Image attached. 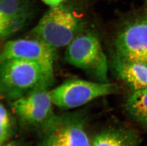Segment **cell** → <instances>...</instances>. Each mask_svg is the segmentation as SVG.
Instances as JSON below:
<instances>
[{"label":"cell","instance_id":"1","mask_svg":"<svg viewBox=\"0 0 147 146\" xmlns=\"http://www.w3.org/2000/svg\"><path fill=\"white\" fill-rule=\"evenodd\" d=\"M53 81V73L37 63L16 59L0 62V94L10 102L35 90L48 89Z\"/></svg>","mask_w":147,"mask_h":146},{"label":"cell","instance_id":"2","mask_svg":"<svg viewBox=\"0 0 147 146\" xmlns=\"http://www.w3.org/2000/svg\"><path fill=\"white\" fill-rule=\"evenodd\" d=\"M84 23L69 9L63 5L51 7L31 31L53 50L67 47L83 31Z\"/></svg>","mask_w":147,"mask_h":146},{"label":"cell","instance_id":"3","mask_svg":"<svg viewBox=\"0 0 147 146\" xmlns=\"http://www.w3.org/2000/svg\"><path fill=\"white\" fill-rule=\"evenodd\" d=\"M113 62L147 65V11L125 19L113 42Z\"/></svg>","mask_w":147,"mask_h":146},{"label":"cell","instance_id":"4","mask_svg":"<svg viewBox=\"0 0 147 146\" xmlns=\"http://www.w3.org/2000/svg\"><path fill=\"white\" fill-rule=\"evenodd\" d=\"M67 62L82 69L97 81L108 83V64L101 43L93 32L82 31L67 46Z\"/></svg>","mask_w":147,"mask_h":146},{"label":"cell","instance_id":"5","mask_svg":"<svg viewBox=\"0 0 147 146\" xmlns=\"http://www.w3.org/2000/svg\"><path fill=\"white\" fill-rule=\"evenodd\" d=\"M88 118L84 110L55 115L40 131L39 146H91L86 131Z\"/></svg>","mask_w":147,"mask_h":146},{"label":"cell","instance_id":"6","mask_svg":"<svg viewBox=\"0 0 147 146\" xmlns=\"http://www.w3.org/2000/svg\"><path fill=\"white\" fill-rule=\"evenodd\" d=\"M118 92V86L114 84L78 79L66 81L49 91L53 105L63 110L75 109Z\"/></svg>","mask_w":147,"mask_h":146},{"label":"cell","instance_id":"7","mask_svg":"<svg viewBox=\"0 0 147 146\" xmlns=\"http://www.w3.org/2000/svg\"><path fill=\"white\" fill-rule=\"evenodd\" d=\"M49 90H37L10 102L19 124L28 129L41 131L55 116Z\"/></svg>","mask_w":147,"mask_h":146},{"label":"cell","instance_id":"8","mask_svg":"<svg viewBox=\"0 0 147 146\" xmlns=\"http://www.w3.org/2000/svg\"><path fill=\"white\" fill-rule=\"evenodd\" d=\"M55 50L35 38L9 40L3 46L0 62L8 59H21L39 64L53 73Z\"/></svg>","mask_w":147,"mask_h":146},{"label":"cell","instance_id":"9","mask_svg":"<svg viewBox=\"0 0 147 146\" xmlns=\"http://www.w3.org/2000/svg\"><path fill=\"white\" fill-rule=\"evenodd\" d=\"M118 77L133 91L147 88V65L139 63H115Z\"/></svg>","mask_w":147,"mask_h":146},{"label":"cell","instance_id":"10","mask_svg":"<svg viewBox=\"0 0 147 146\" xmlns=\"http://www.w3.org/2000/svg\"><path fill=\"white\" fill-rule=\"evenodd\" d=\"M138 137L129 130H106L96 135L91 146H137Z\"/></svg>","mask_w":147,"mask_h":146},{"label":"cell","instance_id":"11","mask_svg":"<svg viewBox=\"0 0 147 146\" xmlns=\"http://www.w3.org/2000/svg\"><path fill=\"white\" fill-rule=\"evenodd\" d=\"M125 107L129 114L147 129V88L133 91L127 99Z\"/></svg>","mask_w":147,"mask_h":146},{"label":"cell","instance_id":"12","mask_svg":"<svg viewBox=\"0 0 147 146\" xmlns=\"http://www.w3.org/2000/svg\"><path fill=\"white\" fill-rule=\"evenodd\" d=\"M33 13L32 9L16 15L6 21L1 22L0 37L1 40H6L25 27L33 16Z\"/></svg>","mask_w":147,"mask_h":146},{"label":"cell","instance_id":"13","mask_svg":"<svg viewBox=\"0 0 147 146\" xmlns=\"http://www.w3.org/2000/svg\"><path fill=\"white\" fill-rule=\"evenodd\" d=\"M32 9L29 0H0V23Z\"/></svg>","mask_w":147,"mask_h":146},{"label":"cell","instance_id":"14","mask_svg":"<svg viewBox=\"0 0 147 146\" xmlns=\"http://www.w3.org/2000/svg\"><path fill=\"white\" fill-rule=\"evenodd\" d=\"M13 121L11 115L3 103L0 106V144L5 143L13 133Z\"/></svg>","mask_w":147,"mask_h":146},{"label":"cell","instance_id":"15","mask_svg":"<svg viewBox=\"0 0 147 146\" xmlns=\"http://www.w3.org/2000/svg\"><path fill=\"white\" fill-rule=\"evenodd\" d=\"M43 3L51 7H57L61 5L64 0H42Z\"/></svg>","mask_w":147,"mask_h":146},{"label":"cell","instance_id":"16","mask_svg":"<svg viewBox=\"0 0 147 146\" xmlns=\"http://www.w3.org/2000/svg\"><path fill=\"white\" fill-rule=\"evenodd\" d=\"M1 146H27V145L20 141H14L5 143Z\"/></svg>","mask_w":147,"mask_h":146},{"label":"cell","instance_id":"17","mask_svg":"<svg viewBox=\"0 0 147 146\" xmlns=\"http://www.w3.org/2000/svg\"><path fill=\"white\" fill-rule=\"evenodd\" d=\"M145 1H146V2L147 3V0H145Z\"/></svg>","mask_w":147,"mask_h":146}]
</instances>
